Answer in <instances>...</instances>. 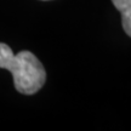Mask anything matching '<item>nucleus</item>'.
<instances>
[{
	"mask_svg": "<svg viewBox=\"0 0 131 131\" xmlns=\"http://www.w3.org/2000/svg\"><path fill=\"white\" fill-rule=\"evenodd\" d=\"M0 68L12 73L15 88L23 95H34L46 81L45 68L34 53L24 50L14 55L4 42H0Z\"/></svg>",
	"mask_w": 131,
	"mask_h": 131,
	"instance_id": "nucleus-1",
	"label": "nucleus"
},
{
	"mask_svg": "<svg viewBox=\"0 0 131 131\" xmlns=\"http://www.w3.org/2000/svg\"><path fill=\"white\" fill-rule=\"evenodd\" d=\"M44 1H47V0H44Z\"/></svg>",
	"mask_w": 131,
	"mask_h": 131,
	"instance_id": "nucleus-3",
	"label": "nucleus"
},
{
	"mask_svg": "<svg viewBox=\"0 0 131 131\" xmlns=\"http://www.w3.org/2000/svg\"><path fill=\"white\" fill-rule=\"evenodd\" d=\"M112 3L122 15L123 28L131 38V0H112Z\"/></svg>",
	"mask_w": 131,
	"mask_h": 131,
	"instance_id": "nucleus-2",
	"label": "nucleus"
}]
</instances>
